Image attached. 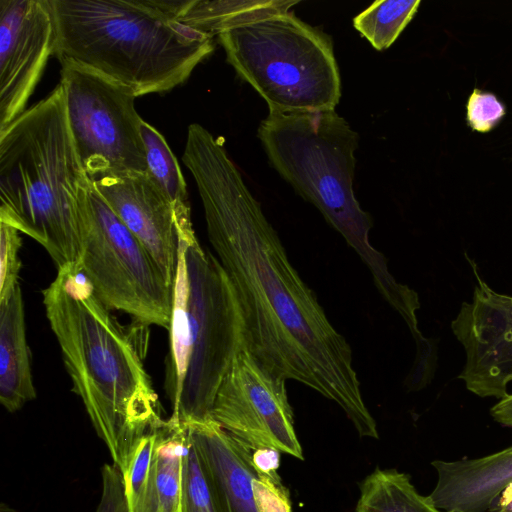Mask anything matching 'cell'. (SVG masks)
I'll use <instances>...</instances> for the list:
<instances>
[{
  "label": "cell",
  "instance_id": "obj_31",
  "mask_svg": "<svg viewBox=\"0 0 512 512\" xmlns=\"http://www.w3.org/2000/svg\"><path fill=\"white\" fill-rule=\"evenodd\" d=\"M0 512H18V511L5 503H1Z\"/></svg>",
  "mask_w": 512,
  "mask_h": 512
},
{
  "label": "cell",
  "instance_id": "obj_23",
  "mask_svg": "<svg viewBox=\"0 0 512 512\" xmlns=\"http://www.w3.org/2000/svg\"><path fill=\"white\" fill-rule=\"evenodd\" d=\"M182 512H218L200 456L188 430L182 469Z\"/></svg>",
  "mask_w": 512,
  "mask_h": 512
},
{
  "label": "cell",
  "instance_id": "obj_7",
  "mask_svg": "<svg viewBox=\"0 0 512 512\" xmlns=\"http://www.w3.org/2000/svg\"><path fill=\"white\" fill-rule=\"evenodd\" d=\"M80 266L97 297L142 325L169 331L173 287L141 241L122 222L93 180L79 203Z\"/></svg>",
  "mask_w": 512,
  "mask_h": 512
},
{
  "label": "cell",
  "instance_id": "obj_2",
  "mask_svg": "<svg viewBox=\"0 0 512 512\" xmlns=\"http://www.w3.org/2000/svg\"><path fill=\"white\" fill-rule=\"evenodd\" d=\"M43 303L72 390L122 472L136 442L166 421L139 350L80 263L58 270Z\"/></svg>",
  "mask_w": 512,
  "mask_h": 512
},
{
  "label": "cell",
  "instance_id": "obj_28",
  "mask_svg": "<svg viewBox=\"0 0 512 512\" xmlns=\"http://www.w3.org/2000/svg\"><path fill=\"white\" fill-rule=\"evenodd\" d=\"M279 455L280 452L274 449L253 450V461L257 469L261 472H277Z\"/></svg>",
  "mask_w": 512,
  "mask_h": 512
},
{
  "label": "cell",
  "instance_id": "obj_19",
  "mask_svg": "<svg viewBox=\"0 0 512 512\" xmlns=\"http://www.w3.org/2000/svg\"><path fill=\"white\" fill-rule=\"evenodd\" d=\"M140 132L145 146L147 174L171 205L180 240H197L192 221L186 183L180 166L163 135L142 120Z\"/></svg>",
  "mask_w": 512,
  "mask_h": 512
},
{
  "label": "cell",
  "instance_id": "obj_1",
  "mask_svg": "<svg viewBox=\"0 0 512 512\" xmlns=\"http://www.w3.org/2000/svg\"><path fill=\"white\" fill-rule=\"evenodd\" d=\"M182 160L200 195L209 241L240 305L245 348L284 380L334 401L362 437L378 438L352 350L290 262L221 139L189 125Z\"/></svg>",
  "mask_w": 512,
  "mask_h": 512
},
{
  "label": "cell",
  "instance_id": "obj_11",
  "mask_svg": "<svg viewBox=\"0 0 512 512\" xmlns=\"http://www.w3.org/2000/svg\"><path fill=\"white\" fill-rule=\"evenodd\" d=\"M476 278L471 302H463L451 329L466 361L458 376L475 395L499 400L512 382V296L493 290L468 255Z\"/></svg>",
  "mask_w": 512,
  "mask_h": 512
},
{
  "label": "cell",
  "instance_id": "obj_5",
  "mask_svg": "<svg viewBox=\"0 0 512 512\" xmlns=\"http://www.w3.org/2000/svg\"><path fill=\"white\" fill-rule=\"evenodd\" d=\"M258 137L280 176L312 203L370 270L383 298L404 320L420 307L417 293L390 273L369 240L371 216L353 190L358 134L335 110L269 112Z\"/></svg>",
  "mask_w": 512,
  "mask_h": 512
},
{
  "label": "cell",
  "instance_id": "obj_25",
  "mask_svg": "<svg viewBox=\"0 0 512 512\" xmlns=\"http://www.w3.org/2000/svg\"><path fill=\"white\" fill-rule=\"evenodd\" d=\"M506 114L505 105L491 92L475 88L467 102V123L472 130L491 131Z\"/></svg>",
  "mask_w": 512,
  "mask_h": 512
},
{
  "label": "cell",
  "instance_id": "obj_15",
  "mask_svg": "<svg viewBox=\"0 0 512 512\" xmlns=\"http://www.w3.org/2000/svg\"><path fill=\"white\" fill-rule=\"evenodd\" d=\"M196 446L218 512H258L252 482L253 450L212 419L185 425Z\"/></svg>",
  "mask_w": 512,
  "mask_h": 512
},
{
  "label": "cell",
  "instance_id": "obj_13",
  "mask_svg": "<svg viewBox=\"0 0 512 512\" xmlns=\"http://www.w3.org/2000/svg\"><path fill=\"white\" fill-rule=\"evenodd\" d=\"M187 427L168 419L143 435L122 470L130 512H182Z\"/></svg>",
  "mask_w": 512,
  "mask_h": 512
},
{
  "label": "cell",
  "instance_id": "obj_22",
  "mask_svg": "<svg viewBox=\"0 0 512 512\" xmlns=\"http://www.w3.org/2000/svg\"><path fill=\"white\" fill-rule=\"evenodd\" d=\"M420 4V0L375 1L353 19V26L376 50H385L413 19Z\"/></svg>",
  "mask_w": 512,
  "mask_h": 512
},
{
  "label": "cell",
  "instance_id": "obj_24",
  "mask_svg": "<svg viewBox=\"0 0 512 512\" xmlns=\"http://www.w3.org/2000/svg\"><path fill=\"white\" fill-rule=\"evenodd\" d=\"M21 246L19 231L0 222V301L7 298L19 285Z\"/></svg>",
  "mask_w": 512,
  "mask_h": 512
},
{
  "label": "cell",
  "instance_id": "obj_18",
  "mask_svg": "<svg viewBox=\"0 0 512 512\" xmlns=\"http://www.w3.org/2000/svg\"><path fill=\"white\" fill-rule=\"evenodd\" d=\"M298 3L283 0H181L176 20L214 37L241 24L288 12Z\"/></svg>",
  "mask_w": 512,
  "mask_h": 512
},
{
  "label": "cell",
  "instance_id": "obj_26",
  "mask_svg": "<svg viewBox=\"0 0 512 512\" xmlns=\"http://www.w3.org/2000/svg\"><path fill=\"white\" fill-rule=\"evenodd\" d=\"M252 486L258 512H291L288 492L277 472L259 471Z\"/></svg>",
  "mask_w": 512,
  "mask_h": 512
},
{
  "label": "cell",
  "instance_id": "obj_4",
  "mask_svg": "<svg viewBox=\"0 0 512 512\" xmlns=\"http://www.w3.org/2000/svg\"><path fill=\"white\" fill-rule=\"evenodd\" d=\"M90 180L60 83L0 131V222L42 245L58 270L80 261L79 203Z\"/></svg>",
  "mask_w": 512,
  "mask_h": 512
},
{
  "label": "cell",
  "instance_id": "obj_21",
  "mask_svg": "<svg viewBox=\"0 0 512 512\" xmlns=\"http://www.w3.org/2000/svg\"><path fill=\"white\" fill-rule=\"evenodd\" d=\"M356 512H444L422 496L407 474L376 469L360 487Z\"/></svg>",
  "mask_w": 512,
  "mask_h": 512
},
{
  "label": "cell",
  "instance_id": "obj_14",
  "mask_svg": "<svg viewBox=\"0 0 512 512\" xmlns=\"http://www.w3.org/2000/svg\"><path fill=\"white\" fill-rule=\"evenodd\" d=\"M109 206L141 241L173 287L180 237L174 211L147 173L93 181Z\"/></svg>",
  "mask_w": 512,
  "mask_h": 512
},
{
  "label": "cell",
  "instance_id": "obj_12",
  "mask_svg": "<svg viewBox=\"0 0 512 512\" xmlns=\"http://www.w3.org/2000/svg\"><path fill=\"white\" fill-rule=\"evenodd\" d=\"M49 0H0V131L25 110L53 55Z\"/></svg>",
  "mask_w": 512,
  "mask_h": 512
},
{
  "label": "cell",
  "instance_id": "obj_6",
  "mask_svg": "<svg viewBox=\"0 0 512 512\" xmlns=\"http://www.w3.org/2000/svg\"><path fill=\"white\" fill-rule=\"evenodd\" d=\"M218 38L229 64L269 112L335 110L341 80L332 41L293 12L241 24Z\"/></svg>",
  "mask_w": 512,
  "mask_h": 512
},
{
  "label": "cell",
  "instance_id": "obj_27",
  "mask_svg": "<svg viewBox=\"0 0 512 512\" xmlns=\"http://www.w3.org/2000/svg\"><path fill=\"white\" fill-rule=\"evenodd\" d=\"M102 493L96 512H130L122 472L116 464H104L101 470Z\"/></svg>",
  "mask_w": 512,
  "mask_h": 512
},
{
  "label": "cell",
  "instance_id": "obj_17",
  "mask_svg": "<svg viewBox=\"0 0 512 512\" xmlns=\"http://www.w3.org/2000/svg\"><path fill=\"white\" fill-rule=\"evenodd\" d=\"M36 397L20 285L0 301V402L8 412Z\"/></svg>",
  "mask_w": 512,
  "mask_h": 512
},
{
  "label": "cell",
  "instance_id": "obj_3",
  "mask_svg": "<svg viewBox=\"0 0 512 512\" xmlns=\"http://www.w3.org/2000/svg\"><path fill=\"white\" fill-rule=\"evenodd\" d=\"M53 56L98 72L139 97L183 84L213 37L176 20L180 0H49Z\"/></svg>",
  "mask_w": 512,
  "mask_h": 512
},
{
  "label": "cell",
  "instance_id": "obj_9",
  "mask_svg": "<svg viewBox=\"0 0 512 512\" xmlns=\"http://www.w3.org/2000/svg\"><path fill=\"white\" fill-rule=\"evenodd\" d=\"M66 115L81 164L91 180L146 173L137 96L126 86L69 60L60 61Z\"/></svg>",
  "mask_w": 512,
  "mask_h": 512
},
{
  "label": "cell",
  "instance_id": "obj_20",
  "mask_svg": "<svg viewBox=\"0 0 512 512\" xmlns=\"http://www.w3.org/2000/svg\"><path fill=\"white\" fill-rule=\"evenodd\" d=\"M169 334L170 352L165 388L173 410L179 402L191 351L189 277L183 241H180L179 245L177 272L173 284V303Z\"/></svg>",
  "mask_w": 512,
  "mask_h": 512
},
{
  "label": "cell",
  "instance_id": "obj_30",
  "mask_svg": "<svg viewBox=\"0 0 512 512\" xmlns=\"http://www.w3.org/2000/svg\"><path fill=\"white\" fill-rule=\"evenodd\" d=\"M486 512H512V482L500 493Z\"/></svg>",
  "mask_w": 512,
  "mask_h": 512
},
{
  "label": "cell",
  "instance_id": "obj_29",
  "mask_svg": "<svg viewBox=\"0 0 512 512\" xmlns=\"http://www.w3.org/2000/svg\"><path fill=\"white\" fill-rule=\"evenodd\" d=\"M493 419L504 427L512 428V394L499 400L491 409Z\"/></svg>",
  "mask_w": 512,
  "mask_h": 512
},
{
  "label": "cell",
  "instance_id": "obj_8",
  "mask_svg": "<svg viewBox=\"0 0 512 512\" xmlns=\"http://www.w3.org/2000/svg\"><path fill=\"white\" fill-rule=\"evenodd\" d=\"M184 245L191 351L179 402L170 418L187 425L212 419L218 388L245 344L238 298L218 258L198 240Z\"/></svg>",
  "mask_w": 512,
  "mask_h": 512
},
{
  "label": "cell",
  "instance_id": "obj_16",
  "mask_svg": "<svg viewBox=\"0 0 512 512\" xmlns=\"http://www.w3.org/2000/svg\"><path fill=\"white\" fill-rule=\"evenodd\" d=\"M437 483L428 496L444 512H486L512 482V446L458 461H433Z\"/></svg>",
  "mask_w": 512,
  "mask_h": 512
},
{
  "label": "cell",
  "instance_id": "obj_10",
  "mask_svg": "<svg viewBox=\"0 0 512 512\" xmlns=\"http://www.w3.org/2000/svg\"><path fill=\"white\" fill-rule=\"evenodd\" d=\"M285 383L243 349L218 388L211 418L252 450L274 449L302 460Z\"/></svg>",
  "mask_w": 512,
  "mask_h": 512
}]
</instances>
